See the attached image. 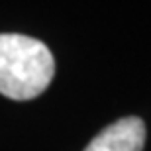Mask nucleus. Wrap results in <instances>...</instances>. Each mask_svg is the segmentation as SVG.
<instances>
[{
    "mask_svg": "<svg viewBox=\"0 0 151 151\" xmlns=\"http://www.w3.org/2000/svg\"><path fill=\"white\" fill-rule=\"evenodd\" d=\"M55 59L49 47L22 34H0V94L10 100H32L51 84Z\"/></svg>",
    "mask_w": 151,
    "mask_h": 151,
    "instance_id": "obj_1",
    "label": "nucleus"
},
{
    "mask_svg": "<svg viewBox=\"0 0 151 151\" xmlns=\"http://www.w3.org/2000/svg\"><path fill=\"white\" fill-rule=\"evenodd\" d=\"M143 145L145 124L137 116H128L104 128L84 151H143Z\"/></svg>",
    "mask_w": 151,
    "mask_h": 151,
    "instance_id": "obj_2",
    "label": "nucleus"
}]
</instances>
